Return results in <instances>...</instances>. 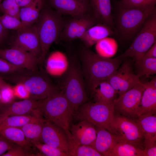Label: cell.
<instances>
[{
    "label": "cell",
    "instance_id": "cell-37",
    "mask_svg": "<svg viewBox=\"0 0 156 156\" xmlns=\"http://www.w3.org/2000/svg\"><path fill=\"white\" fill-rule=\"evenodd\" d=\"M121 6L126 8L155 6L156 0H122Z\"/></svg>",
    "mask_w": 156,
    "mask_h": 156
},
{
    "label": "cell",
    "instance_id": "cell-21",
    "mask_svg": "<svg viewBox=\"0 0 156 156\" xmlns=\"http://www.w3.org/2000/svg\"><path fill=\"white\" fill-rule=\"evenodd\" d=\"M112 33L110 27L105 24H99L89 28L80 39L87 47H89Z\"/></svg>",
    "mask_w": 156,
    "mask_h": 156
},
{
    "label": "cell",
    "instance_id": "cell-16",
    "mask_svg": "<svg viewBox=\"0 0 156 156\" xmlns=\"http://www.w3.org/2000/svg\"><path fill=\"white\" fill-rule=\"evenodd\" d=\"M95 23L93 18L86 15L75 17L65 24L59 38L66 41L80 39Z\"/></svg>",
    "mask_w": 156,
    "mask_h": 156
},
{
    "label": "cell",
    "instance_id": "cell-40",
    "mask_svg": "<svg viewBox=\"0 0 156 156\" xmlns=\"http://www.w3.org/2000/svg\"><path fill=\"white\" fill-rule=\"evenodd\" d=\"M36 156L31 153L23 147L17 144L14 145L12 148L3 154L1 156Z\"/></svg>",
    "mask_w": 156,
    "mask_h": 156
},
{
    "label": "cell",
    "instance_id": "cell-10",
    "mask_svg": "<svg viewBox=\"0 0 156 156\" xmlns=\"http://www.w3.org/2000/svg\"><path fill=\"white\" fill-rule=\"evenodd\" d=\"M114 126L121 140L144 149V136L136 121L115 113Z\"/></svg>",
    "mask_w": 156,
    "mask_h": 156
},
{
    "label": "cell",
    "instance_id": "cell-45",
    "mask_svg": "<svg viewBox=\"0 0 156 156\" xmlns=\"http://www.w3.org/2000/svg\"><path fill=\"white\" fill-rule=\"evenodd\" d=\"M8 30L3 27L0 21V43L2 42L7 37Z\"/></svg>",
    "mask_w": 156,
    "mask_h": 156
},
{
    "label": "cell",
    "instance_id": "cell-4",
    "mask_svg": "<svg viewBox=\"0 0 156 156\" xmlns=\"http://www.w3.org/2000/svg\"><path fill=\"white\" fill-rule=\"evenodd\" d=\"M62 14L47 8L42 10L35 26L41 47L40 62H43L52 44L59 38L65 23Z\"/></svg>",
    "mask_w": 156,
    "mask_h": 156
},
{
    "label": "cell",
    "instance_id": "cell-23",
    "mask_svg": "<svg viewBox=\"0 0 156 156\" xmlns=\"http://www.w3.org/2000/svg\"><path fill=\"white\" fill-rule=\"evenodd\" d=\"M94 102L113 104L116 95L111 85L106 80L100 82L90 92Z\"/></svg>",
    "mask_w": 156,
    "mask_h": 156
},
{
    "label": "cell",
    "instance_id": "cell-11",
    "mask_svg": "<svg viewBox=\"0 0 156 156\" xmlns=\"http://www.w3.org/2000/svg\"><path fill=\"white\" fill-rule=\"evenodd\" d=\"M106 80L111 85L118 95L140 82V77L133 70L131 63L129 61L124 62Z\"/></svg>",
    "mask_w": 156,
    "mask_h": 156
},
{
    "label": "cell",
    "instance_id": "cell-13",
    "mask_svg": "<svg viewBox=\"0 0 156 156\" xmlns=\"http://www.w3.org/2000/svg\"><path fill=\"white\" fill-rule=\"evenodd\" d=\"M68 135L71 147L79 144L88 145L94 148L96 136L95 126L85 120H79L75 124H70Z\"/></svg>",
    "mask_w": 156,
    "mask_h": 156
},
{
    "label": "cell",
    "instance_id": "cell-47",
    "mask_svg": "<svg viewBox=\"0 0 156 156\" xmlns=\"http://www.w3.org/2000/svg\"><path fill=\"white\" fill-rule=\"evenodd\" d=\"M6 84V83L4 80L3 79L1 76H0V89Z\"/></svg>",
    "mask_w": 156,
    "mask_h": 156
},
{
    "label": "cell",
    "instance_id": "cell-46",
    "mask_svg": "<svg viewBox=\"0 0 156 156\" xmlns=\"http://www.w3.org/2000/svg\"><path fill=\"white\" fill-rule=\"evenodd\" d=\"M15 1L21 8L31 3L33 0H15Z\"/></svg>",
    "mask_w": 156,
    "mask_h": 156
},
{
    "label": "cell",
    "instance_id": "cell-9",
    "mask_svg": "<svg viewBox=\"0 0 156 156\" xmlns=\"http://www.w3.org/2000/svg\"><path fill=\"white\" fill-rule=\"evenodd\" d=\"M144 83L140 82L124 93L118 95L113 102L115 113L136 121L142 96Z\"/></svg>",
    "mask_w": 156,
    "mask_h": 156
},
{
    "label": "cell",
    "instance_id": "cell-7",
    "mask_svg": "<svg viewBox=\"0 0 156 156\" xmlns=\"http://www.w3.org/2000/svg\"><path fill=\"white\" fill-rule=\"evenodd\" d=\"M156 42V12L155 9L148 16L141 29L129 48L117 57H131L135 61L142 58Z\"/></svg>",
    "mask_w": 156,
    "mask_h": 156
},
{
    "label": "cell",
    "instance_id": "cell-48",
    "mask_svg": "<svg viewBox=\"0 0 156 156\" xmlns=\"http://www.w3.org/2000/svg\"><path fill=\"white\" fill-rule=\"evenodd\" d=\"M5 104L2 103H0V109L2 108Z\"/></svg>",
    "mask_w": 156,
    "mask_h": 156
},
{
    "label": "cell",
    "instance_id": "cell-2",
    "mask_svg": "<svg viewBox=\"0 0 156 156\" xmlns=\"http://www.w3.org/2000/svg\"><path fill=\"white\" fill-rule=\"evenodd\" d=\"M3 75V78L12 83L23 84L29 94V99L35 100H43L59 90L45 75L38 70L32 71L23 69Z\"/></svg>",
    "mask_w": 156,
    "mask_h": 156
},
{
    "label": "cell",
    "instance_id": "cell-36",
    "mask_svg": "<svg viewBox=\"0 0 156 156\" xmlns=\"http://www.w3.org/2000/svg\"><path fill=\"white\" fill-rule=\"evenodd\" d=\"M20 8L15 0H3L0 4V11L3 14L19 19Z\"/></svg>",
    "mask_w": 156,
    "mask_h": 156
},
{
    "label": "cell",
    "instance_id": "cell-24",
    "mask_svg": "<svg viewBox=\"0 0 156 156\" xmlns=\"http://www.w3.org/2000/svg\"><path fill=\"white\" fill-rule=\"evenodd\" d=\"M95 16L109 27L113 24L110 0H90Z\"/></svg>",
    "mask_w": 156,
    "mask_h": 156
},
{
    "label": "cell",
    "instance_id": "cell-25",
    "mask_svg": "<svg viewBox=\"0 0 156 156\" xmlns=\"http://www.w3.org/2000/svg\"><path fill=\"white\" fill-rule=\"evenodd\" d=\"M68 63L66 55L62 52L56 51L49 56L47 65V70L51 74L59 75L66 71Z\"/></svg>",
    "mask_w": 156,
    "mask_h": 156
},
{
    "label": "cell",
    "instance_id": "cell-22",
    "mask_svg": "<svg viewBox=\"0 0 156 156\" xmlns=\"http://www.w3.org/2000/svg\"><path fill=\"white\" fill-rule=\"evenodd\" d=\"M44 0H33L27 5L20 8V19L26 26L33 25L37 21L44 4Z\"/></svg>",
    "mask_w": 156,
    "mask_h": 156
},
{
    "label": "cell",
    "instance_id": "cell-20",
    "mask_svg": "<svg viewBox=\"0 0 156 156\" xmlns=\"http://www.w3.org/2000/svg\"><path fill=\"white\" fill-rule=\"evenodd\" d=\"M96 136L94 148L104 156H109L115 145L121 139L107 130L95 127Z\"/></svg>",
    "mask_w": 156,
    "mask_h": 156
},
{
    "label": "cell",
    "instance_id": "cell-29",
    "mask_svg": "<svg viewBox=\"0 0 156 156\" xmlns=\"http://www.w3.org/2000/svg\"><path fill=\"white\" fill-rule=\"evenodd\" d=\"M0 136L11 142L23 147L26 150L27 147L31 144L30 142L26 138L21 127L7 128L0 132Z\"/></svg>",
    "mask_w": 156,
    "mask_h": 156
},
{
    "label": "cell",
    "instance_id": "cell-32",
    "mask_svg": "<svg viewBox=\"0 0 156 156\" xmlns=\"http://www.w3.org/2000/svg\"><path fill=\"white\" fill-rule=\"evenodd\" d=\"M46 120L27 123L21 127L29 141H40L44 123Z\"/></svg>",
    "mask_w": 156,
    "mask_h": 156
},
{
    "label": "cell",
    "instance_id": "cell-1",
    "mask_svg": "<svg viewBox=\"0 0 156 156\" xmlns=\"http://www.w3.org/2000/svg\"><path fill=\"white\" fill-rule=\"evenodd\" d=\"M80 56L81 71L90 92L116 71L122 62V58L104 57L87 48L81 50Z\"/></svg>",
    "mask_w": 156,
    "mask_h": 156
},
{
    "label": "cell",
    "instance_id": "cell-19",
    "mask_svg": "<svg viewBox=\"0 0 156 156\" xmlns=\"http://www.w3.org/2000/svg\"><path fill=\"white\" fill-rule=\"evenodd\" d=\"M144 90L142 96L138 116L156 113V77L144 83Z\"/></svg>",
    "mask_w": 156,
    "mask_h": 156
},
{
    "label": "cell",
    "instance_id": "cell-18",
    "mask_svg": "<svg viewBox=\"0 0 156 156\" xmlns=\"http://www.w3.org/2000/svg\"><path fill=\"white\" fill-rule=\"evenodd\" d=\"M49 1L52 6L59 13L75 17L86 15L88 8L86 0H49Z\"/></svg>",
    "mask_w": 156,
    "mask_h": 156
},
{
    "label": "cell",
    "instance_id": "cell-49",
    "mask_svg": "<svg viewBox=\"0 0 156 156\" xmlns=\"http://www.w3.org/2000/svg\"><path fill=\"white\" fill-rule=\"evenodd\" d=\"M0 103H2V98L0 92Z\"/></svg>",
    "mask_w": 156,
    "mask_h": 156
},
{
    "label": "cell",
    "instance_id": "cell-5",
    "mask_svg": "<svg viewBox=\"0 0 156 156\" xmlns=\"http://www.w3.org/2000/svg\"><path fill=\"white\" fill-rule=\"evenodd\" d=\"M115 115L113 103L88 101L78 108L73 117L78 120H86L116 136L114 126Z\"/></svg>",
    "mask_w": 156,
    "mask_h": 156
},
{
    "label": "cell",
    "instance_id": "cell-41",
    "mask_svg": "<svg viewBox=\"0 0 156 156\" xmlns=\"http://www.w3.org/2000/svg\"><path fill=\"white\" fill-rule=\"evenodd\" d=\"M144 151L145 156H156V141H144Z\"/></svg>",
    "mask_w": 156,
    "mask_h": 156
},
{
    "label": "cell",
    "instance_id": "cell-30",
    "mask_svg": "<svg viewBox=\"0 0 156 156\" xmlns=\"http://www.w3.org/2000/svg\"><path fill=\"white\" fill-rule=\"evenodd\" d=\"M95 44L96 53L106 58H110L113 56L118 49V45L116 40L108 37L101 39Z\"/></svg>",
    "mask_w": 156,
    "mask_h": 156
},
{
    "label": "cell",
    "instance_id": "cell-42",
    "mask_svg": "<svg viewBox=\"0 0 156 156\" xmlns=\"http://www.w3.org/2000/svg\"><path fill=\"white\" fill-rule=\"evenodd\" d=\"M15 96L24 99L29 98V94L25 86L21 83H17L13 87Z\"/></svg>",
    "mask_w": 156,
    "mask_h": 156
},
{
    "label": "cell",
    "instance_id": "cell-44",
    "mask_svg": "<svg viewBox=\"0 0 156 156\" xmlns=\"http://www.w3.org/2000/svg\"><path fill=\"white\" fill-rule=\"evenodd\" d=\"M142 58H156V42L145 52Z\"/></svg>",
    "mask_w": 156,
    "mask_h": 156
},
{
    "label": "cell",
    "instance_id": "cell-31",
    "mask_svg": "<svg viewBox=\"0 0 156 156\" xmlns=\"http://www.w3.org/2000/svg\"><path fill=\"white\" fill-rule=\"evenodd\" d=\"M136 74L140 78L156 73V58H141L135 61Z\"/></svg>",
    "mask_w": 156,
    "mask_h": 156
},
{
    "label": "cell",
    "instance_id": "cell-38",
    "mask_svg": "<svg viewBox=\"0 0 156 156\" xmlns=\"http://www.w3.org/2000/svg\"><path fill=\"white\" fill-rule=\"evenodd\" d=\"M22 69L0 57V73L3 75L10 74Z\"/></svg>",
    "mask_w": 156,
    "mask_h": 156
},
{
    "label": "cell",
    "instance_id": "cell-35",
    "mask_svg": "<svg viewBox=\"0 0 156 156\" xmlns=\"http://www.w3.org/2000/svg\"><path fill=\"white\" fill-rule=\"evenodd\" d=\"M69 155L73 156H103L92 146L83 144L77 145L70 152Z\"/></svg>",
    "mask_w": 156,
    "mask_h": 156
},
{
    "label": "cell",
    "instance_id": "cell-27",
    "mask_svg": "<svg viewBox=\"0 0 156 156\" xmlns=\"http://www.w3.org/2000/svg\"><path fill=\"white\" fill-rule=\"evenodd\" d=\"M136 121L142 132L144 140H156V114L141 115Z\"/></svg>",
    "mask_w": 156,
    "mask_h": 156
},
{
    "label": "cell",
    "instance_id": "cell-33",
    "mask_svg": "<svg viewBox=\"0 0 156 156\" xmlns=\"http://www.w3.org/2000/svg\"><path fill=\"white\" fill-rule=\"evenodd\" d=\"M31 144L39 150L43 156H68L66 153L58 149L39 141H30Z\"/></svg>",
    "mask_w": 156,
    "mask_h": 156
},
{
    "label": "cell",
    "instance_id": "cell-12",
    "mask_svg": "<svg viewBox=\"0 0 156 156\" xmlns=\"http://www.w3.org/2000/svg\"><path fill=\"white\" fill-rule=\"evenodd\" d=\"M12 47L29 52L37 57L40 62L41 49L35 25L26 26L17 30L12 41Z\"/></svg>",
    "mask_w": 156,
    "mask_h": 156
},
{
    "label": "cell",
    "instance_id": "cell-50",
    "mask_svg": "<svg viewBox=\"0 0 156 156\" xmlns=\"http://www.w3.org/2000/svg\"><path fill=\"white\" fill-rule=\"evenodd\" d=\"M3 0H0V4L1 3V2H2V1Z\"/></svg>",
    "mask_w": 156,
    "mask_h": 156
},
{
    "label": "cell",
    "instance_id": "cell-6",
    "mask_svg": "<svg viewBox=\"0 0 156 156\" xmlns=\"http://www.w3.org/2000/svg\"><path fill=\"white\" fill-rule=\"evenodd\" d=\"M84 79L81 69L76 64L72 63L69 67L60 90L74 112L89 100Z\"/></svg>",
    "mask_w": 156,
    "mask_h": 156
},
{
    "label": "cell",
    "instance_id": "cell-8",
    "mask_svg": "<svg viewBox=\"0 0 156 156\" xmlns=\"http://www.w3.org/2000/svg\"><path fill=\"white\" fill-rule=\"evenodd\" d=\"M155 9V6L131 8L121 6L117 27L121 35L127 38L132 36Z\"/></svg>",
    "mask_w": 156,
    "mask_h": 156
},
{
    "label": "cell",
    "instance_id": "cell-17",
    "mask_svg": "<svg viewBox=\"0 0 156 156\" xmlns=\"http://www.w3.org/2000/svg\"><path fill=\"white\" fill-rule=\"evenodd\" d=\"M40 102V101L27 99L5 104L0 109V121L11 116L27 115L32 112L35 113Z\"/></svg>",
    "mask_w": 156,
    "mask_h": 156
},
{
    "label": "cell",
    "instance_id": "cell-3",
    "mask_svg": "<svg viewBox=\"0 0 156 156\" xmlns=\"http://www.w3.org/2000/svg\"><path fill=\"white\" fill-rule=\"evenodd\" d=\"M37 112L65 131L69 128L74 112L69 102L60 90L40 100Z\"/></svg>",
    "mask_w": 156,
    "mask_h": 156
},
{
    "label": "cell",
    "instance_id": "cell-43",
    "mask_svg": "<svg viewBox=\"0 0 156 156\" xmlns=\"http://www.w3.org/2000/svg\"><path fill=\"white\" fill-rule=\"evenodd\" d=\"M14 144L0 136V156L10 149Z\"/></svg>",
    "mask_w": 156,
    "mask_h": 156
},
{
    "label": "cell",
    "instance_id": "cell-14",
    "mask_svg": "<svg viewBox=\"0 0 156 156\" xmlns=\"http://www.w3.org/2000/svg\"><path fill=\"white\" fill-rule=\"evenodd\" d=\"M0 57L21 69L32 71L38 70L40 60L33 54L19 48L12 47L0 49Z\"/></svg>",
    "mask_w": 156,
    "mask_h": 156
},
{
    "label": "cell",
    "instance_id": "cell-28",
    "mask_svg": "<svg viewBox=\"0 0 156 156\" xmlns=\"http://www.w3.org/2000/svg\"><path fill=\"white\" fill-rule=\"evenodd\" d=\"M109 156H145L144 149L120 140L115 145Z\"/></svg>",
    "mask_w": 156,
    "mask_h": 156
},
{
    "label": "cell",
    "instance_id": "cell-26",
    "mask_svg": "<svg viewBox=\"0 0 156 156\" xmlns=\"http://www.w3.org/2000/svg\"><path fill=\"white\" fill-rule=\"evenodd\" d=\"M45 120L42 116L28 115L9 116L0 121V132L8 127H21L29 122H39Z\"/></svg>",
    "mask_w": 156,
    "mask_h": 156
},
{
    "label": "cell",
    "instance_id": "cell-34",
    "mask_svg": "<svg viewBox=\"0 0 156 156\" xmlns=\"http://www.w3.org/2000/svg\"><path fill=\"white\" fill-rule=\"evenodd\" d=\"M0 21L3 27L8 30H17L26 26L20 19L5 14L0 16Z\"/></svg>",
    "mask_w": 156,
    "mask_h": 156
},
{
    "label": "cell",
    "instance_id": "cell-51",
    "mask_svg": "<svg viewBox=\"0 0 156 156\" xmlns=\"http://www.w3.org/2000/svg\"></svg>",
    "mask_w": 156,
    "mask_h": 156
},
{
    "label": "cell",
    "instance_id": "cell-15",
    "mask_svg": "<svg viewBox=\"0 0 156 156\" xmlns=\"http://www.w3.org/2000/svg\"><path fill=\"white\" fill-rule=\"evenodd\" d=\"M56 148L69 155V144L65 131L53 122H44L40 141Z\"/></svg>",
    "mask_w": 156,
    "mask_h": 156
},
{
    "label": "cell",
    "instance_id": "cell-39",
    "mask_svg": "<svg viewBox=\"0 0 156 156\" xmlns=\"http://www.w3.org/2000/svg\"><path fill=\"white\" fill-rule=\"evenodd\" d=\"M2 103L7 104L11 102L15 95L13 88L6 84L0 89Z\"/></svg>",
    "mask_w": 156,
    "mask_h": 156
}]
</instances>
